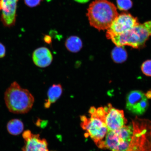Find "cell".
Wrapping results in <instances>:
<instances>
[{
	"instance_id": "cell-2",
	"label": "cell",
	"mask_w": 151,
	"mask_h": 151,
	"mask_svg": "<svg viewBox=\"0 0 151 151\" xmlns=\"http://www.w3.org/2000/svg\"><path fill=\"white\" fill-rule=\"evenodd\" d=\"M87 11L90 25L99 31L108 29L118 15L116 6L107 0H95Z\"/></svg>"
},
{
	"instance_id": "cell-17",
	"label": "cell",
	"mask_w": 151,
	"mask_h": 151,
	"mask_svg": "<svg viewBox=\"0 0 151 151\" xmlns=\"http://www.w3.org/2000/svg\"><path fill=\"white\" fill-rule=\"evenodd\" d=\"M116 2L118 8L122 11H127L133 5L131 0H116Z\"/></svg>"
},
{
	"instance_id": "cell-9",
	"label": "cell",
	"mask_w": 151,
	"mask_h": 151,
	"mask_svg": "<svg viewBox=\"0 0 151 151\" xmlns=\"http://www.w3.org/2000/svg\"><path fill=\"white\" fill-rule=\"evenodd\" d=\"M104 109L107 131L119 129L125 125L127 120L124 117L123 111L114 108L111 104H109Z\"/></svg>"
},
{
	"instance_id": "cell-10",
	"label": "cell",
	"mask_w": 151,
	"mask_h": 151,
	"mask_svg": "<svg viewBox=\"0 0 151 151\" xmlns=\"http://www.w3.org/2000/svg\"><path fill=\"white\" fill-rule=\"evenodd\" d=\"M19 0H0L1 20L7 27L14 26L16 22L17 5Z\"/></svg>"
},
{
	"instance_id": "cell-7",
	"label": "cell",
	"mask_w": 151,
	"mask_h": 151,
	"mask_svg": "<svg viewBox=\"0 0 151 151\" xmlns=\"http://www.w3.org/2000/svg\"><path fill=\"white\" fill-rule=\"evenodd\" d=\"M139 24L137 18L128 13H122L118 15L107 29L106 37L125 32Z\"/></svg>"
},
{
	"instance_id": "cell-15",
	"label": "cell",
	"mask_w": 151,
	"mask_h": 151,
	"mask_svg": "<svg viewBox=\"0 0 151 151\" xmlns=\"http://www.w3.org/2000/svg\"><path fill=\"white\" fill-rule=\"evenodd\" d=\"M24 125L23 122L18 119H13L7 124V129L9 134L14 135H18L23 132Z\"/></svg>"
},
{
	"instance_id": "cell-19",
	"label": "cell",
	"mask_w": 151,
	"mask_h": 151,
	"mask_svg": "<svg viewBox=\"0 0 151 151\" xmlns=\"http://www.w3.org/2000/svg\"><path fill=\"white\" fill-rule=\"evenodd\" d=\"M42 0H24L26 5L31 7L37 6L40 4Z\"/></svg>"
},
{
	"instance_id": "cell-18",
	"label": "cell",
	"mask_w": 151,
	"mask_h": 151,
	"mask_svg": "<svg viewBox=\"0 0 151 151\" xmlns=\"http://www.w3.org/2000/svg\"><path fill=\"white\" fill-rule=\"evenodd\" d=\"M141 69L143 74L151 76V60H147L141 65Z\"/></svg>"
},
{
	"instance_id": "cell-8",
	"label": "cell",
	"mask_w": 151,
	"mask_h": 151,
	"mask_svg": "<svg viewBox=\"0 0 151 151\" xmlns=\"http://www.w3.org/2000/svg\"><path fill=\"white\" fill-rule=\"evenodd\" d=\"M148 105L146 94L141 91H132L126 97V108L134 114H143L148 109Z\"/></svg>"
},
{
	"instance_id": "cell-20",
	"label": "cell",
	"mask_w": 151,
	"mask_h": 151,
	"mask_svg": "<svg viewBox=\"0 0 151 151\" xmlns=\"http://www.w3.org/2000/svg\"><path fill=\"white\" fill-rule=\"evenodd\" d=\"M6 54L5 47L3 44L0 43V58H3Z\"/></svg>"
},
{
	"instance_id": "cell-3",
	"label": "cell",
	"mask_w": 151,
	"mask_h": 151,
	"mask_svg": "<svg viewBox=\"0 0 151 151\" xmlns=\"http://www.w3.org/2000/svg\"><path fill=\"white\" fill-rule=\"evenodd\" d=\"M4 100L9 112L14 114L29 112L35 102V99L29 91L22 88L16 82H13L6 90Z\"/></svg>"
},
{
	"instance_id": "cell-4",
	"label": "cell",
	"mask_w": 151,
	"mask_h": 151,
	"mask_svg": "<svg viewBox=\"0 0 151 151\" xmlns=\"http://www.w3.org/2000/svg\"><path fill=\"white\" fill-rule=\"evenodd\" d=\"M151 37V20L139 24L131 29L120 35L108 38L117 46H128L140 49L145 46L146 43Z\"/></svg>"
},
{
	"instance_id": "cell-1",
	"label": "cell",
	"mask_w": 151,
	"mask_h": 151,
	"mask_svg": "<svg viewBox=\"0 0 151 151\" xmlns=\"http://www.w3.org/2000/svg\"><path fill=\"white\" fill-rule=\"evenodd\" d=\"M88 113L89 117L85 116L80 117L81 128L86 132L85 137H90L96 146L102 149L103 139L107 132L104 109L103 107L97 109L92 106L90 107Z\"/></svg>"
},
{
	"instance_id": "cell-12",
	"label": "cell",
	"mask_w": 151,
	"mask_h": 151,
	"mask_svg": "<svg viewBox=\"0 0 151 151\" xmlns=\"http://www.w3.org/2000/svg\"><path fill=\"white\" fill-rule=\"evenodd\" d=\"M32 60L34 64L40 68H46L52 61L53 57L49 49L45 47L37 48L33 52Z\"/></svg>"
},
{
	"instance_id": "cell-6",
	"label": "cell",
	"mask_w": 151,
	"mask_h": 151,
	"mask_svg": "<svg viewBox=\"0 0 151 151\" xmlns=\"http://www.w3.org/2000/svg\"><path fill=\"white\" fill-rule=\"evenodd\" d=\"M133 125H124L120 129L107 131L103 149L111 151H126L129 147L133 134Z\"/></svg>"
},
{
	"instance_id": "cell-16",
	"label": "cell",
	"mask_w": 151,
	"mask_h": 151,
	"mask_svg": "<svg viewBox=\"0 0 151 151\" xmlns=\"http://www.w3.org/2000/svg\"><path fill=\"white\" fill-rule=\"evenodd\" d=\"M122 47L116 46L113 49L111 53L112 59L116 63H122L127 59V52Z\"/></svg>"
},
{
	"instance_id": "cell-5",
	"label": "cell",
	"mask_w": 151,
	"mask_h": 151,
	"mask_svg": "<svg viewBox=\"0 0 151 151\" xmlns=\"http://www.w3.org/2000/svg\"><path fill=\"white\" fill-rule=\"evenodd\" d=\"M129 146L126 151H151V122L136 118Z\"/></svg>"
},
{
	"instance_id": "cell-22",
	"label": "cell",
	"mask_w": 151,
	"mask_h": 151,
	"mask_svg": "<svg viewBox=\"0 0 151 151\" xmlns=\"http://www.w3.org/2000/svg\"><path fill=\"white\" fill-rule=\"evenodd\" d=\"M146 97L147 98H151V91H149L148 92H147L146 94Z\"/></svg>"
},
{
	"instance_id": "cell-13",
	"label": "cell",
	"mask_w": 151,
	"mask_h": 151,
	"mask_svg": "<svg viewBox=\"0 0 151 151\" xmlns=\"http://www.w3.org/2000/svg\"><path fill=\"white\" fill-rule=\"evenodd\" d=\"M62 92L63 88L61 84H53L51 86L48 91V99L44 104L45 108H50L52 104L55 103L61 97Z\"/></svg>"
},
{
	"instance_id": "cell-11",
	"label": "cell",
	"mask_w": 151,
	"mask_h": 151,
	"mask_svg": "<svg viewBox=\"0 0 151 151\" xmlns=\"http://www.w3.org/2000/svg\"><path fill=\"white\" fill-rule=\"evenodd\" d=\"M24 145L22 151H49L46 139H41L39 134H33L26 130L22 134Z\"/></svg>"
},
{
	"instance_id": "cell-21",
	"label": "cell",
	"mask_w": 151,
	"mask_h": 151,
	"mask_svg": "<svg viewBox=\"0 0 151 151\" xmlns=\"http://www.w3.org/2000/svg\"><path fill=\"white\" fill-rule=\"evenodd\" d=\"M74 1L79 3H86L88 2L90 0H74Z\"/></svg>"
},
{
	"instance_id": "cell-14",
	"label": "cell",
	"mask_w": 151,
	"mask_h": 151,
	"mask_svg": "<svg viewBox=\"0 0 151 151\" xmlns=\"http://www.w3.org/2000/svg\"><path fill=\"white\" fill-rule=\"evenodd\" d=\"M65 46L67 50L72 52H78L83 47L82 40L78 37L72 36L66 40Z\"/></svg>"
}]
</instances>
